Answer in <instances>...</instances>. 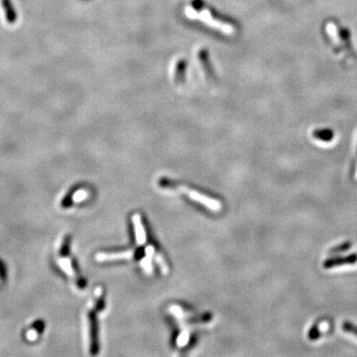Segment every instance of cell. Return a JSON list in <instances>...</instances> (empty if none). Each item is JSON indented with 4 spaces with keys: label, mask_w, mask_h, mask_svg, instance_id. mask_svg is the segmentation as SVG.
Wrapping results in <instances>:
<instances>
[{
    "label": "cell",
    "mask_w": 357,
    "mask_h": 357,
    "mask_svg": "<svg viewBox=\"0 0 357 357\" xmlns=\"http://www.w3.org/2000/svg\"><path fill=\"white\" fill-rule=\"evenodd\" d=\"M178 189L181 190L182 191H184L185 193H187L188 196L190 198V200H192V201H194L196 203H200V204L206 206L211 211L218 212L221 209V205H220V203L218 201L214 200V198H212V197H210L208 195H205V194H203L201 192L195 191V190H190V189H188V188L183 187V186H179Z\"/></svg>",
    "instance_id": "7a4b0ae2"
},
{
    "label": "cell",
    "mask_w": 357,
    "mask_h": 357,
    "mask_svg": "<svg viewBox=\"0 0 357 357\" xmlns=\"http://www.w3.org/2000/svg\"><path fill=\"white\" fill-rule=\"evenodd\" d=\"M185 73H186V62L185 60H179L175 68V81L178 85H181L185 82Z\"/></svg>",
    "instance_id": "52a82bcc"
},
{
    "label": "cell",
    "mask_w": 357,
    "mask_h": 357,
    "mask_svg": "<svg viewBox=\"0 0 357 357\" xmlns=\"http://www.w3.org/2000/svg\"><path fill=\"white\" fill-rule=\"evenodd\" d=\"M342 329H343L344 332L350 333H352V334H354V335L357 336V327L354 326V325H352L351 323L345 322L343 324V326H342Z\"/></svg>",
    "instance_id": "7c38bea8"
},
{
    "label": "cell",
    "mask_w": 357,
    "mask_h": 357,
    "mask_svg": "<svg viewBox=\"0 0 357 357\" xmlns=\"http://www.w3.org/2000/svg\"><path fill=\"white\" fill-rule=\"evenodd\" d=\"M351 245H352V243L350 242V241H346V242H344V243H342V244H340V245H337V246H335L334 248H332L331 250H330V253L331 254H338V253H340V252H344V251H347L348 249H350L351 248Z\"/></svg>",
    "instance_id": "8fae6325"
},
{
    "label": "cell",
    "mask_w": 357,
    "mask_h": 357,
    "mask_svg": "<svg viewBox=\"0 0 357 357\" xmlns=\"http://www.w3.org/2000/svg\"><path fill=\"white\" fill-rule=\"evenodd\" d=\"M32 328H33V330L34 331H36V333H43V331H44V329H45V324H44V322L43 321H41V320H38V321H36L33 325H32Z\"/></svg>",
    "instance_id": "4fadbf2b"
},
{
    "label": "cell",
    "mask_w": 357,
    "mask_h": 357,
    "mask_svg": "<svg viewBox=\"0 0 357 357\" xmlns=\"http://www.w3.org/2000/svg\"><path fill=\"white\" fill-rule=\"evenodd\" d=\"M0 4H1L6 21L10 24L15 23V21L17 20V13L15 12L10 0H0Z\"/></svg>",
    "instance_id": "8992f818"
},
{
    "label": "cell",
    "mask_w": 357,
    "mask_h": 357,
    "mask_svg": "<svg viewBox=\"0 0 357 357\" xmlns=\"http://www.w3.org/2000/svg\"><path fill=\"white\" fill-rule=\"evenodd\" d=\"M198 59H200L201 62V67L202 70L204 71V73L206 74L207 77H212L213 76V71L211 69V65L209 62V57H208V53L206 51H201V53L198 54Z\"/></svg>",
    "instance_id": "ba28073f"
},
{
    "label": "cell",
    "mask_w": 357,
    "mask_h": 357,
    "mask_svg": "<svg viewBox=\"0 0 357 357\" xmlns=\"http://www.w3.org/2000/svg\"><path fill=\"white\" fill-rule=\"evenodd\" d=\"M135 251L127 250L121 252H112V253H99L96 256L98 261H109V260H121V259H130L135 257Z\"/></svg>",
    "instance_id": "277c9868"
},
{
    "label": "cell",
    "mask_w": 357,
    "mask_h": 357,
    "mask_svg": "<svg viewBox=\"0 0 357 357\" xmlns=\"http://www.w3.org/2000/svg\"><path fill=\"white\" fill-rule=\"evenodd\" d=\"M70 243H71V237L66 236L63 240L61 249H60V256L62 258H66L70 253Z\"/></svg>",
    "instance_id": "30bf717a"
},
{
    "label": "cell",
    "mask_w": 357,
    "mask_h": 357,
    "mask_svg": "<svg viewBox=\"0 0 357 357\" xmlns=\"http://www.w3.org/2000/svg\"><path fill=\"white\" fill-rule=\"evenodd\" d=\"M186 14L189 18L200 20L206 25L216 29L226 35H232L234 33L235 28L231 23L224 21L219 17H216L209 8L205 7V5L200 0L193 1L190 6H188L186 8Z\"/></svg>",
    "instance_id": "6da1fadb"
},
{
    "label": "cell",
    "mask_w": 357,
    "mask_h": 357,
    "mask_svg": "<svg viewBox=\"0 0 357 357\" xmlns=\"http://www.w3.org/2000/svg\"><path fill=\"white\" fill-rule=\"evenodd\" d=\"M312 136L324 142H331L333 139V132L331 129H317L313 131Z\"/></svg>",
    "instance_id": "9c48e42d"
},
{
    "label": "cell",
    "mask_w": 357,
    "mask_h": 357,
    "mask_svg": "<svg viewBox=\"0 0 357 357\" xmlns=\"http://www.w3.org/2000/svg\"><path fill=\"white\" fill-rule=\"evenodd\" d=\"M357 263V254L353 253L347 256L343 257H333L326 260L324 262V267L326 269H331L337 266H343V265H353Z\"/></svg>",
    "instance_id": "3957f363"
},
{
    "label": "cell",
    "mask_w": 357,
    "mask_h": 357,
    "mask_svg": "<svg viewBox=\"0 0 357 357\" xmlns=\"http://www.w3.org/2000/svg\"><path fill=\"white\" fill-rule=\"evenodd\" d=\"M133 223H134V226H135V234H136L137 243H139V244L146 243V240H147L146 231H145L144 225L142 223L141 217L138 214H135L133 216Z\"/></svg>",
    "instance_id": "5b68a950"
}]
</instances>
